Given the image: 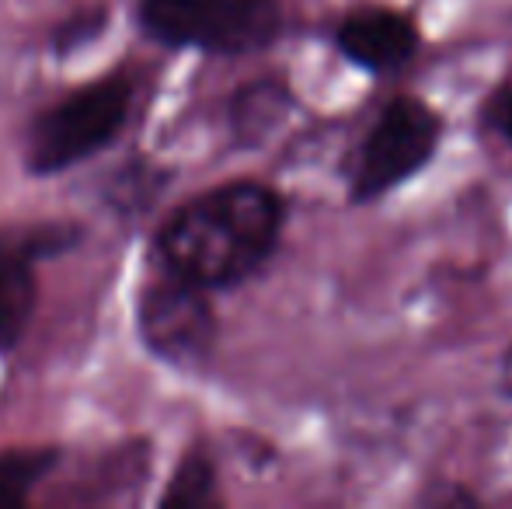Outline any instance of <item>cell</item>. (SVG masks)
Here are the masks:
<instances>
[{
    "instance_id": "obj_1",
    "label": "cell",
    "mask_w": 512,
    "mask_h": 509,
    "mask_svg": "<svg viewBox=\"0 0 512 509\" xmlns=\"http://www.w3.org/2000/svg\"><path fill=\"white\" fill-rule=\"evenodd\" d=\"M286 206L262 182H227L178 206L150 241V262L164 276L203 290H230L272 258Z\"/></svg>"
},
{
    "instance_id": "obj_2",
    "label": "cell",
    "mask_w": 512,
    "mask_h": 509,
    "mask_svg": "<svg viewBox=\"0 0 512 509\" xmlns=\"http://www.w3.org/2000/svg\"><path fill=\"white\" fill-rule=\"evenodd\" d=\"M133 95V81L126 74H108L42 109L25 129V171L35 178L63 175L112 147L129 123Z\"/></svg>"
},
{
    "instance_id": "obj_3",
    "label": "cell",
    "mask_w": 512,
    "mask_h": 509,
    "mask_svg": "<svg viewBox=\"0 0 512 509\" xmlns=\"http://www.w3.org/2000/svg\"><path fill=\"white\" fill-rule=\"evenodd\" d=\"M136 21L161 46L216 56L258 53L283 32L276 0H140Z\"/></svg>"
},
{
    "instance_id": "obj_4",
    "label": "cell",
    "mask_w": 512,
    "mask_h": 509,
    "mask_svg": "<svg viewBox=\"0 0 512 509\" xmlns=\"http://www.w3.org/2000/svg\"><path fill=\"white\" fill-rule=\"evenodd\" d=\"M136 335L157 360L182 370L199 367L216 342L209 290L161 272V279L147 283L136 297Z\"/></svg>"
},
{
    "instance_id": "obj_5",
    "label": "cell",
    "mask_w": 512,
    "mask_h": 509,
    "mask_svg": "<svg viewBox=\"0 0 512 509\" xmlns=\"http://www.w3.org/2000/svg\"><path fill=\"white\" fill-rule=\"evenodd\" d=\"M439 143V116L418 98H394L380 112L377 126L370 129L359 150L356 175H352V199H370L391 192L394 185L408 182Z\"/></svg>"
},
{
    "instance_id": "obj_6",
    "label": "cell",
    "mask_w": 512,
    "mask_h": 509,
    "mask_svg": "<svg viewBox=\"0 0 512 509\" xmlns=\"http://www.w3.org/2000/svg\"><path fill=\"white\" fill-rule=\"evenodd\" d=\"M77 224H32L0 231V356L18 349L39 304L35 265L81 245Z\"/></svg>"
},
{
    "instance_id": "obj_7",
    "label": "cell",
    "mask_w": 512,
    "mask_h": 509,
    "mask_svg": "<svg viewBox=\"0 0 512 509\" xmlns=\"http://www.w3.org/2000/svg\"><path fill=\"white\" fill-rule=\"evenodd\" d=\"M335 42L345 60L359 63V67L373 70V74H387V70L405 67L411 56H415L418 32L405 14L370 7V11L349 14L338 25Z\"/></svg>"
},
{
    "instance_id": "obj_8",
    "label": "cell",
    "mask_w": 512,
    "mask_h": 509,
    "mask_svg": "<svg viewBox=\"0 0 512 509\" xmlns=\"http://www.w3.org/2000/svg\"><path fill=\"white\" fill-rule=\"evenodd\" d=\"M293 105V95L283 81H251L230 102V129L241 147H258L272 136V129L286 119Z\"/></svg>"
},
{
    "instance_id": "obj_9",
    "label": "cell",
    "mask_w": 512,
    "mask_h": 509,
    "mask_svg": "<svg viewBox=\"0 0 512 509\" xmlns=\"http://www.w3.org/2000/svg\"><path fill=\"white\" fill-rule=\"evenodd\" d=\"M168 182H171V175L164 168L143 161V157H133V161H126L122 168L112 171L102 196L115 213H122V217H140L143 210L154 206V199L161 196Z\"/></svg>"
},
{
    "instance_id": "obj_10",
    "label": "cell",
    "mask_w": 512,
    "mask_h": 509,
    "mask_svg": "<svg viewBox=\"0 0 512 509\" xmlns=\"http://www.w3.org/2000/svg\"><path fill=\"white\" fill-rule=\"evenodd\" d=\"M56 464H60V450L56 447L4 450L0 454V509L25 506Z\"/></svg>"
},
{
    "instance_id": "obj_11",
    "label": "cell",
    "mask_w": 512,
    "mask_h": 509,
    "mask_svg": "<svg viewBox=\"0 0 512 509\" xmlns=\"http://www.w3.org/2000/svg\"><path fill=\"white\" fill-rule=\"evenodd\" d=\"M216 503V464L203 450H189L171 471L168 489L161 492V506H213Z\"/></svg>"
},
{
    "instance_id": "obj_12",
    "label": "cell",
    "mask_w": 512,
    "mask_h": 509,
    "mask_svg": "<svg viewBox=\"0 0 512 509\" xmlns=\"http://www.w3.org/2000/svg\"><path fill=\"white\" fill-rule=\"evenodd\" d=\"M105 28H108V4L77 7L60 25H53V32H49V49H53L56 60H67V56L81 53V49L91 46L95 39H102Z\"/></svg>"
},
{
    "instance_id": "obj_13",
    "label": "cell",
    "mask_w": 512,
    "mask_h": 509,
    "mask_svg": "<svg viewBox=\"0 0 512 509\" xmlns=\"http://www.w3.org/2000/svg\"><path fill=\"white\" fill-rule=\"evenodd\" d=\"M481 123H485V129L492 136L512 143V74L492 91V98L485 102V109H481Z\"/></svg>"
},
{
    "instance_id": "obj_14",
    "label": "cell",
    "mask_w": 512,
    "mask_h": 509,
    "mask_svg": "<svg viewBox=\"0 0 512 509\" xmlns=\"http://www.w3.org/2000/svg\"><path fill=\"white\" fill-rule=\"evenodd\" d=\"M502 387H506V394L512 398V349L502 356Z\"/></svg>"
}]
</instances>
